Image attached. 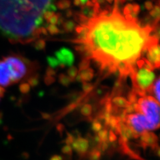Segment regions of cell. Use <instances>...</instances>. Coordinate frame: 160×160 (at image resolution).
<instances>
[{
	"label": "cell",
	"instance_id": "19",
	"mask_svg": "<svg viewBox=\"0 0 160 160\" xmlns=\"http://www.w3.org/2000/svg\"><path fill=\"white\" fill-rule=\"evenodd\" d=\"M70 3L69 0H59V2L57 3V6L61 9H66L70 7Z\"/></svg>",
	"mask_w": 160,
	"mask_h": 160
},
{
	"label": "cell",
	"instance_id": "25",
	"mask_svg": "<svg viewBox=\"0 0 160 160\" xmlns=\"http://www.w3.org/2000/svg\"><path fill=\"white\" fill-rule=\"evenodd\" d=\"M46 47V42L43 39H39L35 43V48L38 50H42Z\"/></svg>",
	"mask_w": 160,
	"mask_h": 160
},
{
	"label": "cell",
	"instance_id": "23",
	"mask_svg": "<svg viewBox=\"0 0 160 160\" xmlns=\"http://www.w3.org/2000/svg\"><path fill=\"white\" fill-rule=\"evenodd\" d=\"M65 29L68 32H72L75 28V23L72 21H67L63 24Z\"/></svg>",
	"mask_w": 160,
	"mask_h": 160
},
{
	"label": "cell",
	"instance_id": "7",
	"mask_svg": "<svg viewBox=\"0 0 160 160\" xmlns=\"http://www.w3.org/2000/svg\"><path fill=\"white\" fill-rule=\"evenodd\" d=\"M56 58L58 60L60 66L72 67L74 62V56L71 50L63 48L59 49L55 53Z\"/></svg>",
	"mask_w": 160,
	"mask_h": 160
},
{
	"label": "cell",
	"instance_id": "32",
	"mask_svg": "<svg viewBox=\"0 0 160 160\" xmlns=\"http://www.w3.org/2000/svg\"><path fill=\"white\" fill-rule=\"evenodd\" d=\"M93 129L96 130V131L99 132L102 129V125L99 122H94L93 123Z\"/></svg>",
	"mask_w": 160,
	"mask_h": 160
},
{
	"label": "cell",
	"instance_id": "6",
	"mask_svg": "<svg viewBox=\"0 0 160 160\" xmlns=\"http://www.w3.org/2000/svg\"><path fill=\"white\" fill-rule=\"evenodd\" d=\"M53 0H25L29 6L43 14L46 11L54 12L56 11V7L52 3Z\"/></svg>",
	"mask_w": 160,
	"mask_h": 160
},
{
	"label": "cell",
	"instance_id": "20",
	"mask_svg": "<svg viewBox=\"0 0 160 160\" xmlns=\"http://www.w3.org/2000/svg\"><path fill=\"white\" fill-rule=\"evenodd\" d=\"M92 108L91 106V105L86 104L85 106H83L82 108L81 113L85 116H89L92 113Z\"/></svg>",
	"mask_w": 160,
	"mask_h": 160
},
{
	"label": "cell",
	"instance_id": "35",
	"mask_svg": "<svg viewBox=\"0 0 160 160\" xmlns=\"http://www.w3.org/2000/svg\"><path fill=\"white\" fill-rule=\"evenodd\" d=\"M73 3L75 4V6H81V5H82L80 0H74Z\"/></svg>",
	"mask_w": 160,
	"mask_h": 160
},
{
	"label": "cell",
	"instance_id": "29",
	"mask_svg": "<svg viewBox=\"0 0 160 160\" xmlns=\"http://www.w3.org/2000/svg\"><path fill=\"white\" fill-rule=\"evenodd\" d=\"M45 83H46V85L49 86V85H51L55 82V78L52 76H46V78H45Z\"/></svg>",
	"mask_w": 160,
	"mask_h": 160
},
{
	"label": "cell",
	"instance_id": "12",
	"mask_svg": "<svg viewBox=\"0 0 160 160\" xmlns=\"http://www.w3.org/2000/svg\"><path fill=\"white\" fill-rule=\"evenodd\" d=\"M79 76L81 78L82 81L87 82L91 81L94 76V72L92 68H88L84 70L79 71Z\"/></svg>",
	"mask_w": 160,
	"mask_h": 160
},
{
	"label": "cell",
	"instance_id": "37",
	"mask_svg": "<svg viewBox=\"0 0 160 160\" xmlns=\"http://www.w3.org/2000/svg\"><path fill=\"white\" fill-rule=\"evenodd\" d=\"M67 16L68 17H71L72 16V11H70V10H69H69H68V11L67 12Z\"/></svg>",
	"mask_w": 160,
	"mask_h": 160
},
{
	"label": "cell",
	"instance_id": "21",
	"mask_svg": "<svg viewBox=\"0 0 160 160\" xmlns=\"http://www.w3.org/2000/svg\"><path fill=\"white\" fill-rule=\"evenodd\" d=\"M90 65V59L88 58H84L81 63H79V71H82V70H84L86 69L89 68Z\"/></svg>",
	"mask_w": 160,
	"mask_h": 160
},
{
	"label": "cell",
	"instance_id": "15",
	"mask_svg": "<svg viewBox=\"0 0 160 160\" xmlns=\"http://www.w3.org/2000/svg\"><path fill=\"white\" fill-rule=\"evenodd\" d=\"M47 62L49 64L50 68H52V69H54V68L58 67L59 66H60L58 60L56 58L52 57V56L48 57L47 58Z\"/></svg>",
	"mask_w": 160,
	"mask_h": 160
},
{
	"label": "cell",
	"instance_id": "9",
	"mask_svg": "<svg viewBox=\"0 0 160 160\" xmlns=\"http://www.w3.org/2000/svg\"><path fill=\"white\" fill-rule=\"evenodd\" d=\"M12 84L11 73L8 64L4 59H0V87H8Z\"/></svg>",
	"mask_w": 160,
	"mask_h": 160
},
{
	"label": "cell",
	"instance_id": "4",
	"mask_svg": "<svg viewBox=\"0 0 160 160\" xmlns=\"http://www.w3.org/2000/svg\"><path fill=\"white\" fill-rule=\"evenodd\" d=\"M130 77L133 84V92L143 97L146 96V92H151L156 75L153 72V70L142 66Z\"/></svg>",
	"mask_w": 160,
	"mask_h": 160
},
{
	"label": "cell",
	"instance_id": "10",
	"mask_svg": "<svg viewBox=\"0 0 160 160\" xmlns=\"http://www.w3.org/2000/svg\"><path fill=\"white\" fill-rule=\"evenodd\" d=\"M141 141L143 146L152 147L157 144L158 138L156 135H154L153 133H149V132H148L142 135Z\"/></svg>",
	"mask_w": 160,
	"mask_h": 160
},
{
	"label": "cell",
	"instance_id": "38",
	"mask_svg": "<svg viewBox=\"0 0 160 160\" xmlns=\"http://www.w3.org/2000/svg\"><path fill=\"white\" fill-rule=\"evenodd\" d=\"M89 1V0H80V2H81V4L82 5H85L86 4V3Z\"/></svg>",
	"mask_w": 160,
	"mask_h": 160
},
{
	"label": "cell",
	"instance_id": "1",
	"mask_svg": "<svg viewBox=\"0 0 160 160\" xmlns=\"http://www.w3.org/2000/svg\"><path fill=\"white\" fill-rule=\"evenodd\" d=\"M115 0L112 13L108 10L76 28L78 34L75 41L77 49L86 58L93 59L102 69L110 73L119 72L122 78L136 72V63L151 45L158 39L150 35L152 26L142 27L136 20H128L122 16Z\"/></svg>",
	"mask_w": 160,
	"mask_h": 160
},
{
	"label": "cell",
	"instance_id": "13",
	"mask_svg": "<svg viewBox=\"0 0 160 160\" xmlns=\"http://www.w3.org/2000/svg\"><path fill=\"white\" fill-rule=\"evenodd\" d=\"M88 146V143L86 139H78V141L74 143L73 144V148L76 151L80 152V153H83L87 150Z\"/></svg>",
	"mask_w": 160,
	"mask_h": 160
},
{
	"label": "cell",
	"instance_id": "28",
	"mask_svg": "<svg viewBox=\"0 0 160 160\" xmlns=\"http://www.w3.org/2000/svg\"><path fill=\"white\" fill-rule=\"evenodd\" d=\"M83 90L86 92H89L90 91H92V89H93V86L89 83L88 82H83Z\"/></svg>",
	"mask_w": 160,
	"mask_h": 160
},
{
	"label": "cell",
	"instance_id": "17",
	"mask_svg": "<svg viewBox=\"0 0 160 160\" xmlns=\"http://www.w3.org/2000/svg\"><path fill=\"white\" fill-rule=\"evenodd\" d=\"M159 4L156 5V6H155V8L153 7V8L150 11V16L152 17H153L155 20L158 22L159 19Z\"/></svg>",
	"mask_w": 160,
	"mask_h": 160
},
{
	"label": "cell",
	"instance_id": "8",
	"mask_svg": "<svg viewBox=\"0 0 160 160\" xmlns=\"http://www.w3.org/2000/svg\"><path fill=\"white\" fill-rule=\"evenodd\" d=\"M147 60L154 68H159L160 63V51L158 43H153L147 49Z\"/></svg>",
	"mask_w": 160,
	"mask_h": 160
},
{
	"label": "cell",
	"instance_id": "26",
	"mask_svg": "<svg viewBox=\"0 0 160 160\" xmlns=\"http://www.w3.org/2000/svg\"><path fill=\"white\" fill-rule=\"evenodd\" d=\"M20 91L23 93H27L30 90V86L28 83H23L20 86Z\"/></svg>",
	"mask_w": 160,
	"mask_h": 160
},
{
	"label": "cell",
	"instance_id": "36",
	"mask_svg": "<svg viewBox=\"0 0 160 160\" xmlns=\"http://www.w3.org/2000/svg\"><path fill=\"white\" fill-rule=\"evenodd\" d=\"M4 92H5L4 89L3 88H2V87H0V99H1L2 97L3 96Z\"/></svg>",
	"mask_w": 160,
	"mask_h": 160
},
{
	"label": "cell",
	"instance_id": "16",
	"mask_svg": "<svg viewBox=\"0 0 160 160\" xmlns=\"http://www.w3.org/2000/svg\"><path fill=\"white\" fill-rule=\"evenodd\" d=\"M59 81L61 83L63 86H68L72 82V80L70 79L68 76L65 74H61L59 76Z\"/></svg>",
	"mask_w": 160,
	"mask_h": 160
},
{
	"label": "cell",
	"instance_id": "30",
	"mask_svg": "<svg viewBox=\"0 0 160 160\" xmlns=\"http://www.w3.org/2000/svg\"><path fill=\"white\" fill-rule=\"evenodd\" d=\"M53 14H54V12H49V11L45 12L43 14V19H45L46 20H47V21H48V20L50 19V18H51Z\"/></svg>",
	"mask_w": 160,
	"mask_h": 160
},
{
	"label": "cell",
	"instance_id": "3",
	"mask_svg": "<svg viewBox=\"0 0 160 160\" xmlns=\"http://www.w3.org/2000/svg\"><path fill=\"white\" fill-rule=\"evenodd\" d=\"M134 111L141 113L153 126L159 127V105L152 96H143L133 104Z\"/></svg>",
	"mask_w": 160,
	"mask_h": 160
},
{
	"label": "cell",
	"instance_id": "33",
	"mask_svg": "<svg viewBox=\"0 0 160 160\" xmlns=\"http://www.w3.org/2000/svg\"><path fill=\"white\" fill-rule=\"evenodd\" d=\"M55 75H56V72L54 71L53 69H52V68H49L47 69V71H46V76L53 77V76H55Z\"/></svg>",
	"mask_w": 160,
	"mask_h": 160
},
{
	"label": "cell",
	"instance_id": "5",
	"mask_svg": "<svg viewBox=\"0 0 160 160\" xmlns=\"http://www.w3.org/2000/svg\"><path fill=\"white\" fill-rule=\"evenodd\" d=\"M3 59L9 67L12 83L18 82L26 76L28 67L23 59L17 56H9Z\"/></svg>",
	"mask_w": 160,
	"mask_h": 160
},
{
	"label": "cell",
	"instance_id": "2",
	"mask_svg": "<svg viewBox=\"0 0 160 160\" xmlns=\"http://www.w3.org/2000/svg\"><path fill=\"white\" fill-rule=\"evenodd\" d=\"M43 14L25 0H0V34L10 42L28 43L41 33Z\"/></svg>",
	"mask_w": 160,
	"mask_h": 160
},
{
	"label": "cell",
	"instance_id": "14",
	"mask_svg": "<svg viewBox=\"0 0 160 160\" xmlns=\"http://www.w3.org/2000/svg\"><path fill=\"white\" fill-rule=\"evenodd\" d=\"M159 78H158L156 81L154 82L153 86H152V90L153 91L154 96H156V101L158 102H159Z\"/></svg>",
	"mask_w": 160,
	"mask_h": 160
},
{
	"label": "cell",
	"instance_id": "24",
	"mask_svg": "<svg viewBox=\"0 0 160 160\" xmlns=\"http://www.w3.org/2000/svg\"><path fill=\"white\" fill-rule=\"evenodd\" d=\"M48 22H49L50 24L55 25V26H56V24L59 23V15L54 13L53 16L51 18H50V19L48 20Z\"/></svg>",
	"mask_w": 160,
	"mask_h": 160
},
{
	"label": "cell",
	"instance_id": "27",
	"mask_svg": "<svg viewBox=\"0 0 160 160\" xmlns=\"http://www.w3.org/2000/svg\"><path fill=\"white\" fill-rule=\"evenodd\" d=\"M39 83V79L36 76H33L31 77L28 79V84L29 86H36Z\"/></svg>",
	"mask_w": 160,
	"mask_h": 160
},
{
	"label": "cell",
	"instance_id": "11",
	"mask_svg": "<svg viewBox=\"0 0 160 160\" xmlns=\"http://www.w3.org/2000/svg\"><path fill=\"white\" fill-rule=\"evenodd\" d=\"M111 103L116 108H127L130 104L128 101V99L121 96L114 97L112 99Z\"/></svg>",
	"mask_w": 160,
	"mask_h": 160
},
{
	"label": "cell",
	"instance_id": "31",
	"mask_svg": "<svg viewBox=\"0 0 160 160\" xmlns=\"http://www.w3.org/2000/svg\"><path fill=\"white\" fill-rule=\"evenodd\" d=\"M144 6H145V8H146L147 10L151 11V10L153 8V3L151 1H147L145 2Z\"/></svg>",
	"mask_w": 160,
	"mask_h": 160
},
{
	"label": "cell",
	"instance_id": "22",
	"mask_svg": "<svg viewBox=\"0 0 160 160\" xmlns=\"http://www.w3.org/2000/svg\"><path fill=\"white\" fill-rule=\"evenodd\" d=\"M47 31L52 35H56L59 32V28L56 26H55V25L52 24L48 25L47 28Z\"/></svg>",
	"mask_w": 160,
	"mask_h": 160
},
{
	"label": "cell",
	"instance_id": "34",
	"mask_svg": "<svg viewBox=\"0 0 160 160\" xmlns=\"http://www.w3.org/2000/svg\"><path fill=\"white\" fill-rule=\"evenodd\" d=\"M50 160H63L62 158L60 157V156H53L51 159H50Z\"/></svg>",
	"mask_w": 160,
	"mask_h": 160
},
{
	"label": "cell",
	"instance_id": "18",
	"mask_svg": "<svg viewBox=\"0 0 160 160\" xmlns=\"http://www.w3.org/2000/svg\"><path fill=\"white\" fill-rule=\"evenodd\" d=\"M68 76L70 79H71L72 80H73L78 75V69H77V68L74 67V66L70 67L69 68V69L68 70Z\"/></svg>",
	"mask_w": 160,
	"mask_h": 160
}]
</instances>
